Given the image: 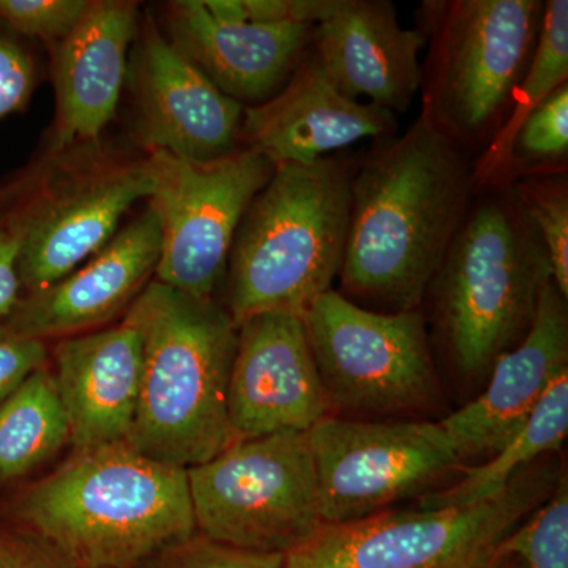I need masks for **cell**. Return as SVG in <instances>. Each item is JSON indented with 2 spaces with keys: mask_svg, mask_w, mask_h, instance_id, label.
<instances>
[{
  "mask_svg": "<svg viewBox=\"0 0 568 568\" xmlns=\"http://www.w3.org/2000/svg\"><path fill=\"white\" fill-rule=\"evenodd\" d=\"M476 159L418 114L373 142L351 183L339 294L379 313L420 310L476 196Z\"/></svg>",
  "mask_w": 568,
  "mask_h": 568,
  "instance_id": "6da1fadb",
  "label": "cell"
},
{
  "mask_svg": "<svg viewBox=\"0 0 568 568\" xmlns=\"http://www.w3.org/2000/svg\"><path fill=\"white\" fill-rule=\"evenodd\" d=\"M17 515L78 568H133L197 530L186 469L125 443L77 454L21 497Z\"/></svg>",
  "mask_w": 568,
  "mask_h": 568,
  "instance_id": "7a4b0ae2",
  "label": "cell"
},
{
  "mask_svg": "<svg viewBox=\"0 0 568 568\" xmlns=\"http://www.w3.org/2000/svg\"><path fill=\"white\" fill-rule=\"evenodd\" d=\"M125 315L142 336L140 403L126 444L163 465H203L237 440L227 416L237 325L215 298L156 280Z\"/></svg>",
  "mask_w": 568,
  "mask_h": 568,
  "instance_id": "3957f363",
  "label": "cell"
},
{
  "mask_svg": "<svg viewBox=\"0 0 568 568\" xmlns=\"http://www.w3.org/2000/svg\"><path fill=\"white\" fill-rule=\"evenodd\" d=\"M551 280L547 248L515 186L477 192L424 297L426 325L458 375L480 379L525 338Z\"/></svg>",
  "mask_w": 568,
  "mask_h": 568,
  "instance_id": "277c9868",
  "label": "cell"
},
{
  "mask_svg": "<svg viewBox=\"0 0 568 568\" xmlns=\"http://www.w3.org/2000/svg\"><path fill=\"white\" fill-rule=\"evenodd\" d=\"M357 159L339 152L275 168L239 224L226 267L235 325L261 313L304 316L335 290L345 261Z\"/></svg>",
  "mask_w": 568,
  "mask_h": 568,
  "instance_id": "5b68a950",
  "label": "cell"
},
{
  "mask_svg": "<svg viewBox=\"0 0 568 568\" xmlns=\"http://www.w3.org/2000/svg\"><path fill=\"white\" fill-rule=\"evenodd\" d=\"M545 0H425L422 110L477 159L503 129L537 47Z\"/></svg>",
  "mask_w": 568,
  "mask_h": 568,
  "instance_id": "8992f818",
  "label": "cell"
},
{
  "mask_svg": "<svg viewBox=\"0 0 568 568\" xmlns=\"http://www.w3.org/2000/svg\"><path fill=\"white\" fill-rule=\"evenodd\" d=\"M148 155L77 142L44 148L0 185V207L21 233L20 278L26 294L71 274L121 230L123 216L152 194Z\"/></svg>",
  "mask_w": 568,
  "mask_h": 568,
  "instance_id": "52a82bcc",
  "label": "cell"
},
{
  "mask_svg": "<svg viewBox=\"0 0 568 568\" xmlns=\"http://www.w3.org/2000/svg\"><path fill=\"white\" fill-rule=\"evenodd\" d=\"M558 478L551 467L534 466L469 506L379 511L324 525L284 555V568H484Z\"/></svg>",
  "mask_w": 568,
  "mask_h": 568,
  "instance_id": "ba28073f",
  "label": "cell"
},
{
  "mask_svg": "<svg viewBox=\"0 0 568 568\" xmlns=\"http://www.w3.org/2000/svg\"><path fill=\"white\" fill-rule=\"evenodd\" d=\"M186 476L196 529L215 544L286 555L324 526L308 432L234 440Z\"/></svg>",
  "mask_w": 568,
  "mask_h": 568,
  "instance_id": "9c48e42d",
  "label": "cell"
},
{
  "mask_svg": "<svg viewBox=\"0 0 568 568\" xmlns=\"http://www.w3.org/2000/svg\"><path fill=\"white\" fill-rule=\"evenodd\" d=\"M302 320L328 410L383 416L435 402L433 345L420 310L372 312L332 290Z\"/></svg>",
  "mask_w": 568,
  "mask_h": 568,
  "instance_id": "30bf717a",
  "label": "cell"
},
{
  "mask_svg": "<svg viewBox=\"0 0 568 568\" xmlns=\"http://www.w3.org/2000/svg\"><path fill=\"white\" fill-rule=\"evenodd\" d=\"M152 194L162 227L156 282L196 298H213L226 275L239 224L275 166L260 153L235 149L222 159L196 162L151 152Z\"/></svg>",
  "mask_w": 568,
  "mask_h": 568,
  "instance_id": "8fae6325",
  "label": "cell"
},
{
  "mask_svg": "<svg viewBox=\"0 0 568 568\" xmlns=\"http://www.w3.org/2000/svg\"><path fill=\"white\" fill-rule=\"evenodd\" d=\"M308 437L324 525L379 514L462 462L439 422L327 416Z\"/></svg>",
  "mask_w": 568,
  "mask_h": 568,
  "instance_id": "7c38bea8",
  "label": "cell"
},
{
  "mask_svg": "<svg viewBox=\"0 0 568 568\" xmlns=\"http://www.w3.org/2000/svg\"><path fill=\"white\" fill-rule=\"evenodd\" d=\"M126 78L136 108L134 134L145 153L209 162L241 148L244 104L175 50L151 11L138 26Z\"/></svg>",
  "mask_w": 568,
  "mask_h": 568,
  "instance_id": "4fadbf2b",
  "label": "cell"
},
{
  "mask_svg": "<svg viewBox=\"0 0 568 568\" xmlns=\"http://www.w3.org/2000/svg\"><path fill=\"white\" fill-rule=\"evenodd\" d=\"M328 413L302 316L261 313L237 325L227 390L235 439L310 432Z\"/></svg>",
  "mask_w": 568,
  "mask_h": 568,
  "instance_id": "5bb4252c",
  "label": "cell"
},
{
  "mask_svg": "<svg viewBox=\"0 0 568 568\" xmlns=\"http://www.w3.org/2000/svg\"><path fill=\"white\" fill-rule=\"evenodd\" d=\"M396 133V115L343 95L310 44L274 97L244 108L241 145L275 168L305 166L358 142L386 140Z\"/></svg>",
  "mask_w": 568,
  "mask_h": 568,
  "instance_id": "9a60e30c",
  "label": "cell"
},
{
  "mask_svg": "<svg viewBox=\"0 0 568 568\" xmlns=\"http://www.w3.org/2000/svg\"><path fill=\"white\" fill-rule=\"evenodd\" d=\"M162 227L151 204L71 274L24 294L3 328L47 342L91 331L130 308L155 278Z\"/></svg>",
  "mask_w": 568,
  "mask_h": 568,
  "instance_id": "2e32d148",
  "label": "cell"
},
{
  "mask_svg": "<svg viewBox=\"0 0 568 568\" xmlns=\"http://www.w3.org/2000/svg\"><path fill=\"white\" fill-rule=\"evenodd\" d=\"M568 372L567 297L548 282L528 334L489 369L487 388L439 425L458 457H493L526 424L552 381Z\"/></svg>",
  "mask_w": 568,
  "mask_h": 568,
  "instance_id": "e0dca14e",
  "label": "cell"
},
{
  "mask_svg": "<svg viewBox=\"0 0 568 568\" xmlns=\"http://www.w3.org/2000/svg\"><path fill=\"white\" fill-rule=\"evenodd\" d=\"M312 48L349 99L405 114L420 92L424 33L403 28L390 0H338L316 26Z\"/></svg>",
  "mask_w": 568,
  "mask_h": 568,
  "instance_id": "ac0fdd59",
  "label": "cell"
},
{
  "mask_svg": "<svg viewBox=\"0 0 568 568\" xmlns=\"http://www.w3.org/2000/svg\"><path fill=\"white\" fill-rule=\"evenodd\" d=\"M130 0H89L73 32L52 47L55 115L47 148L102 141L114 119L140 26Z\"/></svg>",
  "mask_w": 568,
  "mask_h": 568,
  "instance_id": "d6986e66",
  "label": "cell"
},
{
  "mask_svg": "<svg viewBox=\"0 0 568 568\" xmlns=\"http://www.w3.org/2000/svg\"><path fill=\"white\" fill-rule=\"evenodd\" d=\"M182 52L230 99L254 106L286 84L312 44V26L216 21L203 0H174L160 26Z\"/></svg>",
  "mask_w": 568,
  "mask_h": 568,
  "instance_id": "ffe728a7",
  "label": "cell"
},
{
  "mask_svg": "<svg viewBox=\"0 0 568 568\" xmlns=\"http://www.w3.org/2000/svg\"><path fill=\"white\" fill-rule=\"evenodd\" d=\"M52 373L77 454L126 444L142 377V336L132 317L59 339Z\"/></svg>",
  "mask_w": 568,
  "mask_h": 568,
  "instance_id": "44dd1931",
  "label": "cell"
},
{
  "mask_svg": "<svg viewBox=\"0 0 568 568\" xmlns=\"http://www.w3.org/2000/svg\"><path fill=\"white\" fill-rule=\"evenodd\" d=\"M568 433V372L556 377L526 424L487 463L470 466L450 488L422 497V508L469 506L488 499L530 465L559 450Z\"/></svg>",
  "mask_w": 568,
  "mask_h": 568,
  "instance_id": "7402d4cb",
  "label": "cell"
},
{
  "mask_svg": "<svg viewBox=\"0 0 568 568\" xmlns=\"http://www.w3.org/2000/svg\"><path fill=\"white\" fill-rule=\"evenodd\" d=\"M70 443L69 420L47 365L0 405V485L17 480Z\"/></svg>",
  "mask_w": 568,
  "mask_h": 568,
  "instance_id": "603a6c76",
  "label": "cell"
},
{
  "mask_svg": "<svg viewBox=\"0 0 568 568\" xmlns=\"http://www.w3.org/2000/svg\"><path fill=\"white\" fill-rule=\"evenodd\" d=\"M568 84V2L545 0L544 21L537 47L519 82L510 112L491 144L476 159V193L495 182L506 160L508 145L523 121L552 92Z\"/></svg>",
  "mask_w": 568,
  "mask_h": 568,
  "instance_id": "cb8c5ba5",
  "label": "cell"
},
{
  "mask_svg": "<svg viewBox=\"0 0 568 568\" xmlns=\"http://www.w3.org/2000/svg\"><path fill=\"white\" fill-rule=\"evenodd\" d=\"M567 163L568 84L552 92L518 126L489 189L514 185L530 175L567 173Z\"/></svg>",
  "mask_w": 568,
  "mask_h": 568,
  "instance_id": "d4e9b609",
  "label": "cell"
},
{
  "mask_svg": "<svg viewBox=\"0 0 568 568\" xmlns=\"http://www.w3.org/2000/svg\"><path fill=\"white\" fill-rule=\"evenodd\" d=\"M514 186L547 248L552 282L568 298V173L530 175Z\"/></svg>",
  "mask_w": 568,
  "mask_h": 568,
  "instance_id": "484cf974",
  "label": "cell"
},
{
  "mask_svg": "<svg viewBox=\"0 0 568 568\" xmlns=\"http://www.w3.org/2000/svg\"><path fill=\"white\" fill-rule=\"evenodd\" d=\"M500 551L526 568H568V484L559 476L551 495L510 537Z\"/></svg>",
  "mask_w": 568,
  "mask_h": 568,
  "instance_id": "4316f807",
  "label": "cell"
},
{
  "mask_svg": "<svg viewBox=\"0 0 568 568\" xmlns=\"http://www.w3.org/2000/svg\"><path fill=\"white\" fill-rule=\"evenodd\" d=\"M89 0H0V24L22 40L55 47L73 32Z\"/></svg>",
  "mask_w": 568,
  "mask_h": 568,
  "instance_id": "83f0119b",
  "label": "cell"
},
{
  "mask_svg": "<svg viewBox=\"0 0 568 568\" xmlns=\"http://www.w3.org/2000/svg\"><path fill=\"white\" fill-rule=\"evenodd\" d=\"M39 78V62L26 40L0 24V121L29 106Z\"/></svg>",
  "mask_w": 568,
  "mask_h": 568,
  "instance_id": "f1b7e54d",
  "label": "cell"
},
{
  "mask_svg": "<svg viewBox=\"0 0 568 568\" xmlns=\"http://www.w3.org/2000/svg\"><path fill=\"white\" fill-rule=\"evenodd\" d=\"M168 555L166 568H284L282 552L246 551L207 538H193Z\"/></svg>",
  "mask_w": 568,
  "mask_h": 568,
  "instance_id": "f546056e",
  "label": "cell"
},
{
  "mask_svg": "<svg viewBox=\"0 0 568 568\" xmlns=\"http://www.w3.org/2000/svg\"><path fill=\"white\" fill-rule=\"evenodd\" d=\"M48 347L41 339L11 334L0 327V405L40 366L47 365Z\"/></svg>",
  "mask_w": 568,
  "mask_h": 568,
  "instance_id": "4dcf8cb0",
  "label": "cell"
},
{
  "mask_svg": "<svg viewBox=\"0 0 568 568\" xmlns=\"http://www.w3.org/2000/svg\"><path fill=\"white\" fill-rule=\"evenodd\" d=\"M338 0H244L246 22L312 26L327 20Z\"/></svg>",
  "mask_w": 568,
  "mask_h": 568,
  "instance_id": "1f68e13d",
  "label": "cell"
},
{
  "mask_svg": "<svg viewBox=\"0 0 568 568\" xmlns=\"http://www.w3.org/2000/svg\"><path fill=\"white\" fill-rule=\"evenodd\" d=\"M0 568H78L32 532L0 530Z\"/></svg>",
  "mask_w": 568,
  "mask_h": 568,
  "instance_id": "d6a6232c",
  "label": "cell"
},
{
  "mask_svg": "<svg viewBox=\"0 0 568 568\" xmlns=\"http://www.w3.org/2000/svg\"><path fill=\"white\" fill-rule=\"evenodd\" d=\"M20 252V230L10 213L0 207V327L21 298Z\"/></svg>",
  "mask_w": 568,
  "mask_h": 568,
  "instance_id": "836d02e7",
  "label": "cell"
},
{
  "mask_svg": "<svg viewBox=\"0 0 568 568\" xmlns=\"http://www.w3.org/2000/svg\"><path fill=\"white\" fill-rule=\"evenodd\" d=\"M484 568H526L525 564L521 562L515 556L507 555V552L499 551L496 558L485 566Z\"/></svg>",
  "mask_w": 568,
  "mask_h": 568,
  "instance_id": "e575fe53",
  "label": "cell"
}]
</instances>
